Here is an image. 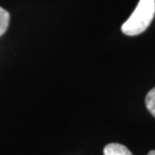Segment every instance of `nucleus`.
Returning <instances> with one entry per match:
<instances>
[{
	"label": "nucleus",
	"instance_id": "1",
	"mask_svg": "<svg viewBox=\"0 0 155 155\" xmlns=\"http://www.w3.org/2000/svg\"><path fill=\"white\" fill-rule=\"evenodd\" d=\"M155 15V0H139L133 13L121 26L124 35L135 36L148 28Z\"/></svg>",
	"mask_w": 155,
	"mask_h": 155
},
{
	"label": "nucleus",
	"instance_id": "2",
	"mask_svg": "<svg viewBox=\"0 0 155 155\" xmlns=\"http://www.w3.org/2000/svg\"><path fill=\"white\" fill-rule=\"evenodd\" d=\"M104 155H133V154L123 144L110 143L105 146Z\"/></svg>",
	"mask_w": 155,
	"mask_h": 155
},
{
	"label": "nucleus",
	"instance_id": "3",
	"mask_svg": "<svg viewBox=\"0 0 155 155\" xmlns=\"http://www.w3.org/2000/svg\"><path fill=\"white\" fill-rule=\"evenodd\" d=\"M145 105L149 113L155 118V87L147 93L145 97Z\"/></svg>",
	"mask_w": 155,
	"mask_h": 155
},
{
	"label": "nucleus",
	"instance_id": "4",
	"mask_svg": "<svg viewBox=\"0 0 155 155\" xmlns=\"http://www.w3.org/2000/svg\"><path fill=\"white\" fill-rule=\"evenodd\" d=\"M9 16L8 11H6L4 8L0 7V36L3 35L8 28L9 25Z\"/></svg>",
	"mask_w": 155,
	"mask_h": 155
},
{
	"label": "nucleus",
	"instance_id": "5",
	"mask_svg": "<svg viewBox=\"0 0 155 155\" xmlns=\"http://www.w3.org/2000/svg\"><path fill=\"white\" fill-rule=\"evenodd\" d=\"M148 155H155V150H151L149 153H148Z\"/></svg>",
	"mask_w": 155,
	"mask_h": 155
}]
</instances>
